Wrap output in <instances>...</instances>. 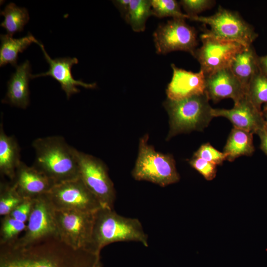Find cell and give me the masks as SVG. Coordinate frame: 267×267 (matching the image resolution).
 Masks as SVG:
<instances>
[{
    "instance_id": "obj_1",
    "label": "cell",
    "mask_w": 267,
    "mask_h": 267,
    "mask_svg": "<svg viewBox=\"0 0 267 267\" xmlns=\"http://www.w3.org/2000/svg\"><path fill=\"white\" fill-rule=\"evenodd\" d=\"M100 258L68 245L59 236L25 246L0 245V267H92Z\"/></svg>"
},
{
    "instance_id": "obj_2",
    "label": "cell",
    "mask_w": 267,
    "mask_h": 267,
    "mask_svg": "<svg viewBox=\"0 0 267 267\" xmlns=\"http://www.w3.org/2000/svg\"><path fill=\"white\" fill-rule=\"evenodd\" d=\"M130 241L148 246V235L138 219L121 216L114 208L104 207L93 213L90 252L100 255L101 249L110 244Z\"/></svg>"
},
{
    "instance_id": "obj_3",
    "label": "cell",
    "mask_w": 267,
    "mask_h": 267,
    "mask_svg": "<svg viewBox=\"0 0 267 267\" xmlns=\"http://www.w3.org/2000/svg\"><path fill=\"white\" fill-rule=\"evenodd\" d=\"M32 146L36 153L32 166L55 184L80 177L76 149L62 136L38 138Z\"/></svg>"
},
{
    "instance_id": "obj_4",
    "label": "cell",
    "mask_w": 267,
    "mask_h": 267,
    "mask_svg": "<svg viewBox=\"0 0 267 267\" xmlns=\"http://www.w3.org/2000/svg\"><path fill=\"white\" fill-rule=\"evenodd\" d=\"M209 101L205 93L178 100L167 98L163 103L169 117L166 140L180 134L206 128L214 118Z\"/></svg>"
},
{
    "instance_id": "obj_5",
    "label": "cell",
    "mask_w": 267,
    "mask_h": 267,
    "mask_svg": "<svg viewBox=\"0 0 267 267\" xmlns=\"http://www.w3.org/2000/svg\"><path fill=\"white\" fill-rule=\"evenodd\" d=\"M148 138L146 134L140 139L137 158L132 172L134 178L162 187L178 182L180 177L173 156L156 151L148 143Z\"/></svg>"
},
{
    "instance_id": "obj_6",
    "label": "cell",
    "mask_w": 267,
    "mask_h": 267,
    "mask_svg": "<svg viewBox=\"0 0 267 267\" xmlns=\"http://www.w3.org/2000/svg\"><path fill=\"white\" fill-rule=\"evenodd\" d=\"M189 19L209 25L210 29L206 32L215 37L237 42L246 46L252 45L258 36L253 26L237 12L221 6L214 15L193 16Z\"/></svg>"
},
{
    "instance_id": "obj_7",
    "label": "cell",
    "mask_w": 267,
    "mask_h": 267,
    "mask_svg": "<svg viewBox=\"0 0 267 267\" xmlns=\"http://www.w3.org/2000/svg\"><path fill=\"white\" fill-rule=\"evenodd\" d=\"M44 195L54 210L93 213L102 207L80 177L55 184Z\"/></svg>"
},
{
    "instance_id": "obj_8",
    "label": "cell",
    "mask_w": 267,
    "mask_h": 267,
    "mask_svg": "<svg viewBox=\"0 0 267 267\" xmlns=\"http://www.w3.org/2000/svg\"><path fill=\"white\" fill-rule=\"evenodd\" d=\"M79 177L102 207L114 208L116 192L105 164L99 159L76 150Z\"/></svg>"
},
{
    "instance_id": "obj_9",
    "label": "cell",
    "mask_w": 267,
    "mask_h": 267,
    "mask_svg": "<svg viewBox=\"0 0 267 267\" xmlns=\"http://www.w3.org/2000/svg\"><path fill=\"white\" fill-rule=\"evenodd\" d=\"M200 38L202 46L196 49L193 56L200 63V70L205 76L229 68L236 54L248 46L237 42L218 38L206 31Z\"/></svg>"
},
{
    "instance_id": "obj_10",
    "label": "cell",
    "mask_w": 267,
    "mask_h": 267,
    "mask_svg": "<svg viewBox=\"0 0 267 267\" xmlns=\"http://www.w3.org/2000/svg\"><path fill=\"white\" fill-rule=\"evenodd\" d=\"M153 38L158 54L180 50L193 55L198 44L195 29L188 25L184 19L173 18L159 25Z\"/></svg>"
},
{
    "instance_id": "obj_11",
    "label": "cell",
    "mask_w": 267,
    "mask_h": 267,
    "mask_svg": "<svg viewBox=\"0 0 267 267\" xmlns=\"http://www.w3.org/2000/svg\"><path fill=\"white\" fill-rule=\"evenodd\" d=\"M93 213L72 210H54V218L59 238L75 249L89 251Z\"/></svg>"
},
{
    "instance_id": "obj_12",
    "label": "cell",
    "mask_w": 267,
    "mask_h": 267,
    "mask_svg": "<svg viewBox=\"0 0 267 267\" xmlns=\"http://www.w3.org/2000/svg\"><path fill=\"white\" fill-rule=\"evenodd\" d=\"M24 234L11 244L25 246L52 236H59L53 209L45 195L33 199Z\"/></svg>"
},
{
    "instance_id": "obj_13",
    "label": "cell",
    "mask_w": 267,
    "mask_h": 267,
    "mask_svg": "<svg viewBox=\"0 0 267 267\" xmlns=\"http://www.w3.org/2000/svg\"><path fill=\"white\" fill-rule=\"evenodd\" d=\"M213 117H222L227 119L233 127L256 134L265 127L262 111L258 109L245 95L230 109H212Z\"/></svg>"
},
{
    "instance_id": "obj_14",
    "label": "cell",
    "mask_w": 267,
    "mask_h": 267,
    "mask_svg": "<svg viewBox=\"0 0 267 267\" xmlns=\"http://www.w3.org/2000/svg\"><path fill=\"white\" fill-rule=\"evenodd\" d=\"M38 44L44 53V58L49 65V68L46 72L32 74V79L48 76L52 77L59 83L61 89L65 92L68 99L73 94L80 91L77 86H81L86 89H94L96 87L95 83L88 84L82 80L74 79L71 68L74 64L78 63L77 58L64 57L52 59L47 53L44 45L40 42Z\"/></svg>"
},
{
    "instance_id": "obj_15",
    "label": "cell",
    "mask_w": 267,
    "mask_h": 267,
    "mask_svg": "<svg viewBox=\"0 0 267 267\" xmlns=\"http://www.w3.org/2000/svg\"><path fill=\"white\" fill-rule=\"evenodd\" d=\"M205 93L209 100L214 102L231 98L235 103L246 95V90L230 68H227L205 76Z\"/></svg>"
},
{
    "instance_id": "obj_16",
    "label": "cell",
    "mask_w": 267,
    "mask_h": 267,
    "mask_svg": "<svg viewBox=\"0 0 267 267\" xmlns=\"http://www.w3.org/2000/svg\"><path fill=\"white\" fill-rule=\"evenodd\" d=\"M171 67L173 73L166 90L167 98L178 100L205 93V76L202 71L194 73L174 64Z\"/></svg>"
},
{
    "instance_id": "obj_17",
    "label": "cell",
    "mask_w": 267,
    "mask_h": 267,
    "mask_svg": "<svg viewBox=\"0 0 267 267\" xmlns=\"http://www.w3.org/2000/svg\"><path fill=\"white\" fill-rule=\"evenodd\" d=\"M14 183L24 198L35 199L47 193L55 183L32 166L21 162L16 169Z\"/></svg>"
},
{
    "instance_id": "obj_18",
    "label": "cell",
    "mask_w": 267,
    "mask_h": 267,
    "mask_svg": "<svg viewBox=\"0 0 267 267\" xmlns=\"http://www.w3.org/2000/svg\"><path fill=\"white\" fill-rule=\"evenodd\" d=\"M32 75L28 60L17 65L7 82L6 95L1 102L26 109L30 102L29 82Z\"/></svg>"
},
{
    "instance_id": "obj_19",
    "label": "cell",
    "mask_w": 267,
    "mask_h": 267,
    "mask_svg": "<svg viewBox=\"0 0 267 267\" xmlns=\"http://www.w3.org/2000/svg\"><path fill=\"white\" fill-rule=\"evenodd\" d=\"M20 147L13 136L4 132L2 123L0 125V173L12 181L17 168L21 163Z\"/></svg>"
},
{
    "instance_id": "obj_20",
    "label": "cell",
    "mask_w": 267,
    "mask_h": 267,
    "mask_svg": "<svg viewBox=\"0 0 267 267\" xmlns=\"http://www.w3.org/2000/svg\"><path fill=\"white\" fill-rule=\"evenodd\" d=\"M259 57L252 44L238 53L230 65V69L244 88L246 92L250 81L260 70Z\"/></svg>"
},
{
    "instance_id": "obj_21",
    "label": "cell",
    "mask_w": 267,
    "mask_h": 267,
    "mask_svg": "<svg viewBox=\"0 0 267 267\" xmlns=\"http://www.w3.org/2000/svg\"><path fill=\"white\" fill-rule=\"evenodd\" d=\"M254 151L253 134L233 127L223 149L226 160L232 162L241 156H251Z\"/></svg>"
},
{
    "instance_id": "obj_22",
    "label": "cell",
    "mask_w": 267,
    "mask_h": 267,
    "mask_svg": "<svg viewBox=\"0 0 267 267\" xmlns=\"http://www.w3.org/2000/svg\"><path fill=\"white\" fill-rule=\"evenodd\" d=\"M0 66L10 64L16 67L18 54L22 53L32 43L38 44L39 42L30 33L20 39L12 38L8 34L0 36Z\"/></svg>"
},
{
    "instance_id": "obj_23",
    "label": "cell",
    "mask_w": 267,
    "mask_h": 267,
    "mask_svg": "<svg viewBox=\"0 0 267 267\" xmlns=\"http://www.w3.org/2000/svg\"><path fill=\"white\" fill-rule=\"evenodd\" d=\"M0 15L4 17L0 26L6 30L7 34L11 36L22 31L30 19L26 8L18 7L12 2L6 5L4 10L0 11Z\"/></svg>"
},
{
    "instance_id": "obj_24",
    "label": "cell",
    "mask_w": 267,
    "mask_h": 267,
    "mask_svg": "<svg viewBox=\"0 0 267 267\" xmlns=\"http://www.w3.org/2000/svg\"><path fill=\"white\" fill-rule=\"evenodd\" d=\"M151 15V0H131L128 12L124 19L134 31L140 32L145 29L146 21Z\"/></svg>"
},
{
    "instance_id": "obj_25",
    "label": "cell",
    "mask_w": 267,
    "mask_h": 267,
    "mask_svg": "<svg viewBox=\"0 0 267 267\" xmlns=\"http://www.w3.org/2000/svg\"><path fill=\"white\" fill-rule=\"evenodd\" d=\"M246 95L259 110L261 106L267 104V76L259 70L250 81Z\"/></svg>"
},
{
    "instance_id": "obj_26",
    "label": "cell",
    "mask_w": 267,
    "mask_h": 267,
    "mask_svg": "<svg viewBox=\"0 0 267 267\" xmlns=\"http://www.w3.org/2000/svg\"><path fill=\"white\" fill-rule=\"evenodd\" d=\"M24 199L12 181L0 182V215L3 217L8 215Z\"/></svg>"
},
{
    "instance_id": "obj_27",
    "label": "cell",
    "mask_w": 267,
    "mask_h": 267,
    "mask_svg": "<svg viewBox=\"0 0 267 267\" xmlns=\"http://www.w3.org/2000/svg\"><path fill=\"white\" fill-rule=\"evenodd\" d=\"M25 222L17 221L9 216L1 220L0 229V245L8 244L17 240L19 235L26 229Z\"/></svg>"
},
{
    "instance_id": "obj_28",
    "label": "cell",
    "mask_w": 267,
    "mask_h": 267,
    "mask_svg": "<svg viewBox=\"0 0 267 267\" xmlns=\"http://www.w3.org/2000/svg\"><path fill=\"white\" fill-rule=\"evenodd\" d=\"M151 2L152 15L158 18H189L181 12L179 3L175 0H152Z\"/></svg>"
},
{
    "instance_id": "obj_29",
    "label": "cell",
    "mask_w": 267,
    "mask_h": 267,
    "mask_svg": "<svg viewBox=\"0 0 267 267\" xmlns=\"http://www.w3.org/2000/svg\"><path fill=\"white\" fill-rule=\"evenodd\" d=\"M193 156L202 158L216 165H221L227 159L226 154L218 150L209 142L202 144L194 152Z\"/></svg>"
},
{
    "instance_id": "obj_30",
    "label": "cell",
    "mask_w": 267,
    "mask_h": 267,
    "mask_svg": "<svg viewBox=\"0 0 267 267\" xmlns=\"http://www.w3.org/2000/svg\"><path fill=\"white\" fill-rule=\"evenodd\" d=\"M188 162L207 180H212L216 177L217 172L216 164L193 156Z\"/></svg>"
},
{
    "instance_id": "obj_31",
    "label": "cell",
    "mask_w": 267,
    "mask_h": 267,
    "mask_svg": "<svg viewBox=\"0 0 267 267\" xmlns=\"http://www.w3.org/2000/svg\"><path fill=\"white\" fill-rule=\"evenodd\" d=\"M179 3L182 5L186 12V14L190 18L191 16H196L198 13L211 8L215 3V1L211 0H182Z\"/></svg>"
},
{
    "instance_id": "obj_32",
    "label": "cell",
    "mask_w": 267,
    "mask_h": 267,
    "mask_svg": "<svg viewBox=\"0 0 267 267\" xmlns=\"http://www.w3.org/2000/svg\"><path fill=\"white\" fill-rule=\"evenodd\" d=\"M33 205V199L25 198L8 215L17 221L25 222H28Z\"/></svg>"
},
{
    "instance_id": "obj_33",
    "label": "cell",
    "mask_w": 267,
    "mask_h": 267,
    "mask_svg": "<svg viewBox=\"0 0 267 267\" xmlns=\"http://www.w3.org/2000/svg\"><path fill=\"white\" fill-rule=\"evenodd\" d=\"M130 2L131 0H117L113 1V2L119 10L124 18L128 12Z\"/></svg>"
},
{
    "instance_id": "obj_34",
    "label": "cell",
    "mask_w": 267,
    "mask_h": 267,
    "mask_svg": "<svg viewBox=\"0 0 267 267\" xmlns=\"http://www.w3.org/2000/svg\"><path fill=\"white\" fill-rule=\"evenodd\" d=\"M257 134L260 139V147L264 152L267 155V129L265 126L264 128L260 130Z\"/></svg>"
},
{
    "instance_id": "obj_35",
    "label": "cell",
    "mask_w": 267,
    "mask_h": 267,
    "mask_svg": "<svg viewBox=\"0 0 267 267\" xmlns=\"http://www.w3.org/2000/svg\"><path fill=\"white\" fill-rule=\"evenodd\" d=\"M259 63L260 71L267 76V55L259 56Z\"/></svg>"
},
{
    "instance_id": "obj_36",
    "label": "cell",
    "mask_w": 267,
    "mask_h": 267,
    "mask_svg": "<svg viewBox=\"0 0 267 267\" xmlns=\"http://www.w3.org/2000/svg\"><path fill=\"white\" fill-rule=\"evenodd\" d=\"M263 115L265 121V126L267 129V108L264 107V109L262 110Z\"/></svg>"
},
{
    "instance_id": "obj_37",
    "label": "cell",
    "mask_w": 267,
    "mask_h": 267,
    "mask_svg": "<svg viewBox=\"0 0 267 267\" xmlns=\"http://www.w3.org/2000/svg\"><path fill=\"white\" fill-rule=\"evenodd\" d=\"M92 267H102V264L101 263L100 258L97 260V261Z\"/></svg>"
},
{
    "instance_id": "obj_38",
    "label": "cell",
    "mask_w": 267,
    "mask_h": 267,
    "mask_svg": "<svg viewBox=\"0 0 267 267\" xmlns=\"http://www.w3.org/2000/svg\"><path fill=\"white\" fill-rule=\"evenodd\" d=\"M265 107H267V104H266V105L264 106Z\"/></svg>"
}]
</instances>
